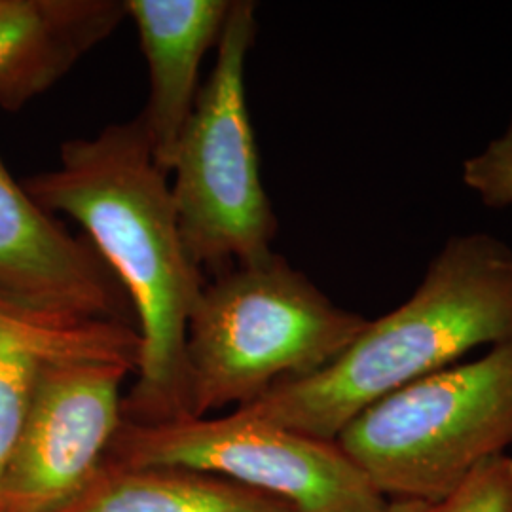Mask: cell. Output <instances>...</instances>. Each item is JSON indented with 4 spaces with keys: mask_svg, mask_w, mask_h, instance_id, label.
Returning a JSON list of instances; mask_svg holds the SVG:
<instances>
[{
    "mask_svg": "<svg viewBox=\"0 0 512 512\" xmlns=\"http://www.w3.org/2000/svg\"><path fill=\"white\" fill-rule=\"evenodd\" d=\"M23 186L44 211L84 228L128 296L139 363L124 420L190 418L186 334L205 275L186 249L171 184L141 118L63 143L54 171Z\"/></svg>",
    "mask_w": 512,
    "mask_h": 512,
    "instance_id": "6da1fadb",
    "label": "cell"
},
{
    "mask_svg": "<svg viewBox=\"0 0 512 512\" xmlns=\"http://www.w3.org/2000/svg\"><path fill=\"white\" fill-rule=\"evenodd\" d=\"M511 338V247L488 234L456 236L403 306L368 321L329 365L279 382L238 410L334 442L368 406Z\"/></svg>",
    "mask_w": 512,
    "mask_h": 512,
    "instance_id": "7a4b0ae2",
    "label": "cell"
},
{
    "mask_svg": "<svg viewBox=\"0 0 512 512\" xmlns=\"http://www.w3.org/2000/svg\"><path fill=\"white\" fill-rule=\"evenodd\" d=\"M366 323L275 253L217 275L188 323L190 418L228 404L243 408L279 382L310 376Z\"/></svg>",
    "mask_w": 512,
    "mask_h": 512,
    "instance_id": "3957f363",
    "label": "cell"
},
{
    "mask_svg": "<svg viewBox=\"0 0 512 512\" xmlns=\"http://www.w3.org/2000/svg\"><path fill=\"white\" fill-rule=\"evenodd\" d=\"M334 442L389 501L440 503L512 442V338L368 406Z\"/></svg>",
    "mask_w": 512,
    "mask_h": 512,
    "instance_id": "277c9868",
    "label": "cell"
},
{
    "mask_svg": "<svg viewBox=\"0 0 512 512\" xmlns=\"http://www.w3.org/2000/svg\"><path fill=\"white\" fill-rule=\"evenodd\" d=\"M255 16V2H232L213 73L198 93L169 171L181 234L203 275L217 277L274 255L277 219L260 179L245 90Z\"/></svg>",
    "mask_w": 512,
    "mask_h": 512,
    "instance_id": "5b68a950",
    "label": "cell"
},
{
    "mask_svg": "<svg viewBox=\"0 0 512 512\" xmlns=\"http://www.w3.org/2000/svg\"><path fill=\"white\" fill-rule=\"evenodd\" d=\"M107 461L220 476L296 512H384L389 503L336 442L245 410L147 425L124 420Z\"/></svg>",
    "mask_w": 512,
    "mask_h": 512,
    "instance_id": "8992f818",
    "label": "cell"
},
{
    "mask_svg": "<svg viewBox=\"0 0 512 512\" xmlns=\"http://www.w3.org/2000/svg\"><path fill=\"white\" fill-rule=\"evenodd\" d=\"M129 372L107 363L42 365L0 512L61 511L92 484L124 423Z\"/></svg>",
    "mask_w": 512,
    "mask_h": 512,
    "instance_id": "52a82bcc",
    "label": "cell"
},
{
    "mask_svg": "<svg viewBox=\"0 0 512 512\" xmlns=\"http://www.w3.org/2000/svg\"><path fill=\"white\" fill-rule=\"evenodd\" d=\"M0 293L38 310L133 327L128 296L92 243L44 211L2 156Z\"/></svg>",
    "mask_w": 512,
    "mask_h": 512,
    "instance_id": "ba28073f",
    "label": "cell"
},
{
    "mask_svg": "<svg viewBox=\"0 0 512 512\" xmlns=\"http://www.w3.org/2000/svg\"><path fill=\"white\" fill-rule=\"evenodd\" d=\"M148 63L150 93L139 114L152 156L169 175L200 93L205 54L217 48L234 0H124Z\"/></svg>",
    "mask_w": 512,
    "mask_h": 512,
    "instance_id": "9c48e42d",
    "label": "cell"
},
{
    "mask_svg": "<svg viewBox=\"0 0 512 512\" xmlns=\"http://www.w3.org/2000/svg\"><path fill=\"white\" fill-rule=\"evenodd\" d=\"M124 18V0H0V109L48 92Z\"/></svg>",
    "mask_w": 512,
    "mask_h": 512,
    "instance_id": "30bf717a",
    "label": "cell"
},
{
    "mask_svg": "<svg viewBox=\"0 0 512 512\" xmlns=\"http://www.w3.org/2000/svg\"><path fill=\"white\" fill-rule=\"evenodd\" d=\"M57 512H296L220 476L105 461L92 484Z\"/></svg>",
    "mask_w": 512,
    "mask_h": 512,
    "instance_id": "8fae6325",
    "label": "cell"
},
{
    "mask_svg": "<svg viewBox=\"0 0 512 512\" xmlns=\"http://www.w3.org/2000/svg\"><path fill=\"white\" fill-rule=\"evenodd\" d=\"M0 353H27L42 363H139L135 327L38 310L0 293Z\"/></svg>",
    "mask_w": 512,
    "mask_h": 512,
    "instance_id": "7c38bea8",
    "label": "cell"
},
{
    "mask_svg": "<svg viewBox=\"0 0 512 512\" xmlns=\"http://www.w3.org/2000/svg\"><path fill=\"white\" fill-rule=\"evenodd\" d=\"M42 365L27 353H0V495L29 418Z\"/></svg>",
    "mask_w": 512,
    "mask_h": 512,
    "instance_id": "4fadbf2b",
    "label": "cell"
},
{
    "mask_svg": "<svg viewBox=\"0 0 512 512\" xmlns=\"http://www.w3.org/2000/svg\"><path fill=\"white\" fill-rule=\"evenodd\" d=\"M437 512H512V458L488 459L437 503Z\"/></svg>",
    "mask_w": 512,
    "mask_h": 512,
    "instance_id": "5bb4252c",
    "label": "cell"
},
{
    "mask_svg": "<svg viewBox=\"0 0 512 512\" xmlns=\"http://www.w3.org/2000/svg\"><path fill=\"white\" fill-rule=\"evenodd\" d=\"M463 183L488 207L512 205V116L501 137L465 160Z\"/></svg>",
    "mask_w": 512,
    "mask_h": 512,
    "instance_id": "9a60e30c",
    "label": "cell"
},
{
    "mask_svg": "<svg viewBox=\"0 0 512 512\" xmlns=\"http://www.w3.org/2000/svg\"><path fill=\"white\" fill-rule=\"evenodd\" d=\"M384 512H437V503L393 499L387 503V509Z\"/></svg>",
    "mask_w": 512,
    "mask_h": 512,
    "instance_id": "2e32d148",
    "label": "cell"
}]
</instances>
